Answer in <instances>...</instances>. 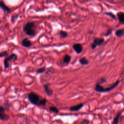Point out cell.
Segmentation results:
<instances>
[{"label":"cell","instance_id":"ac0fdd59","mask_svg":"<svg viewBox=\"0 0 124 124\" xmlns=\"http://www.w3.org/2000/svg\"><path fill=\"white\" fill-rule=\"evenodd\" d=\"M104 14L107 15V16H109L110 17H111L112 19H114V20H116V16L113 14L112 13V12H105L104 13Z\"/></svg>","mask_w":124,"mask_h":124},{"label":"cell","instance_id":"8992f818","mask_svg":"<svg viewBox=\"0 0 124 124\" xmlns=\"http://www.w3.org/2000/svg\"><path fill=\"white\" fill-rule=\"evenodd\" d=\"M73 48L75 50V51L78 54H80L82 52L83 50V47L81 45V44L80 43L75 44L73 46Z\"/></svg>","mask_w":124,"mask_h":124},{"label":"cell","instance_id":"30bf717a","mask_svg":"<svg viewBox=\"0 0 124 124\" xmlns=\"http://www.w3.org/2000/svg\"><path fill=\"white\" fill-rule=\"evenodd\" d=\"M84 106L83 103H80L75 106H73L70 107V110L72 112H76L81 110Z\"/></svg>","mask_w":124,"mask_h":124},{"label":"cell","instance_id":"ba28073f","mask_svg":"<svg viewBox=\"0 0 124 124\" xmlns=\"http://www.w3.org/2000/svg\"><path fill=\"white\" fill-rule=\"evenodd\" d=\"M50 84H44L43 87L44 88V90L46 93L48 97H51L53 94V91L49 87Z\"/></svg>","mask_w":124,"mask_h":124},{"label":"cell","instance_id":"5bb4252c","mask_svg":"<svg viewBox=\"0 0 124 124\" xmlns=\"http://www.w3.org/2000/svg\"><path fill=\"white\" fill-rule=\"evenodd\" d=\"M9 118L8 115H7L5 112H0V119L2 121H7Z\"/></svg>","mask_w":124,"mask_h":124},{"label":"cell","instance_id":"9a60e30c","mask_svg":"<svg viewBox=\"0 0 124 124\" xmlns=\"http://www.w3.org/2000/svg\"><path fill=\"white\" fill-rule=\"evenodd\" d=\"M80 63L82 65H87L89 64V61L85 57H83L79 60Z\"/></svg>","mask_w":124,"mask_h":124},{"label":"cell","instance_id":"8fae6325","mask_svg":"<svg viewBox=\"0 0 124 124\" xmlns=\"http://www.w3.org/2000/svg\"><path fill=\"white\" fill-rule=\"evenodd\" d=\"M117 16L119 21L124 25V12L120 11L117 13Z\"/></svg>","mask_w":124,"mask_h":124},{"label":"cell","instance_id":"cb8c5ba5","mask_svg":"<svg viewBox=\"0 0 124 124\" xmlns=\"http://www.w3.org/2000/svg\"><path fill=\"white\" fill-rule=\"evenodd\" d=\"M4 107L6 110L7 111H9L10 110V105H9V104L8 103L5 102L4 104Z\"/></svg>","mask_w":124,"mask_h":124},{"label":"cell","instance_id":"2e32d148","mask_svg":"<svg viewBox=\"0 0 124 124\" xmlns=\"http://www.w3.org/2000/svg\"><path fill=\"white\" fill-rule=\"evenodd\" d=\"M71 56L68 54H67L65 55V56L64 57V59H63V62L64 63H66V64H68L70 60H71Z\"/></svg>","mask_w":124,"mask_h":124},{"label":"cell","instance_id":"4fadbf2b","mask_svg":"<svg viewBox=\"0 0 124 124\" xmlns=\"http://www.w3.org/2000/svg\"><path fill=\"white\" fill-rule=\"evenodd\" d=\"M122 111H120V112H119L116 116L113 119V120L112 121V124H118L119 123V119H120V116L121 115V114H122Z\"/></svg>","mask_w":124,"mask_h":124},{"label":"cell","instance_id":"9c48e42d","mask_svg":"<svg viewBox=\"0 0 124 124\" xmlns=\"http://www.w3.org/2000/svg\"><path fill=\"white\" fill-rule=\"evenodd\" d=\"M0 7H1V9L4 11V12L10 13H11V9L6 6L5 3L3 1H1L0 3Z\"/></svg>","mask_w":124,"mask_h":124},{"label":"cell","instance_id":"3957f363","mask_svg":"<svg viewBox=\"0 0 124 124\" xmlns=\"http://www.w3.org/2000/svg\"><path fill=\"white\" fill-rule=\"evenodd\" d=\"M27 98L28 100L32 104L37 105L39 100V97L36 93L31 92L27 95Z\"/></svg>","mask_w":124,"mask_h":124},{"label":"cell","instance_id":"5b68a950","mask_svg":"<svg viewBox=\"0 0 124 124\" xmlns=\"http://www.w3.org/2000/svg\"><path fill=\"white\" fill-rule=\"evenodd\" d=\"M105 42V40L102 38L97 37L94 38L93 43L91 45V48L93 50L95 49L97 47L100 46Z\"/></svg>","mask_w":124,"mask_h":124},{"label":"cell","instance_id":"6da1fadb","mask_svg":"<svg viewBox=\"0 0 124 124\" xmlns=\"http://www.w3.org/2000/svg\"><path fill=\"white\" fill-rule=\"evenodd\" d=\"M23 32L29 37H34L37 34V28L35 23L28 22L23 27Z\"/></svg>","mask_w":124,"mask_h":124},{"label":"cell","instance_id":"484cf974","mask_svg":"<svg viewBox=\"0 0 124 124\" xmlns=\"http://www.w3.org/2000/svg\"><path fill=\"white\" fill-rule=\"evenodd\" d=\"M89 123H90V122L89 120L87 119H84L81 122V123L80 124H89Z\"/></svg>","mask_w":124,"mask_h":124},{"label":"cell","instance_id":"d6986e66","mask_svg":"<svg viewBox=\"0 0 124 124\" xmlns=\"http://www.w3.org/2000/svg\"><path fill=\"white\" fill-rule=\"evenodd\" d=\"M59 34H60V36L63 38H66L68 36V33L64 31H61L59 33Z\"/></svg>","mask_w":124,"mask_h":124},{"label":"cell","instance_id":"d4e9b609","mask_svg":"<svg viewBox=\"0 0 124 124\" xmlns=\"http://www.w3.org/2000/svg\"><path fill=\"white\" fill-rule=\"evenodd\" d=\"M8 56V54L7 53V51H3L0 54V57H7Z\"/></svg>","mask_w":124,"mask_h":124},{"label":"cell","instance_id":"e0dca14e","mask_svg":"<svg viewBox=\"0 0 124 124\" xmlns=\"http://www.w3.org/2000/svg\"><path fill=\"white\" fill-rule=\"evenodd\" d=\"M47 100L45 99H40L37 104L38 106H45L47 104Z\"/></svg>","mask_w":124,"mask_h":124},{"label":"cell","instance_id":"7a4b0ae2","mask_svg":"<svg viewBox=\"0 0 124 124\" xmlns=\"http://www.w3.org/2000/svg\"><path fill=\"white\" fill-rule=\"evenodd\" d=\"M120 82V80H117L112 85H111V86L105 88L103 87H102L100 84H99L98 83H97L95 86V90L96 91L98 92H99V93H107V92H109L112 90L113 89H114L115 87H116L118 84H119V83Z\"/></svg>","mask_w":124,"mask_h":124},{"label":"cell","instance_id":"ffe728a7","mask_svg":"<svg viewBox=\"0 0 124 124\" xmlns=\"http://www.w3.org/2000/svg\"><path fill=\"white\" fill-rule=\"evenodd\" d=\"M49 109L50 111L55 113H57L59 112V110L57 108H56V107H54V106H52V107H50L49 108Z\"/></svg>","mask_w":124,"mask_h":124},{"label":"cell","instance_id":"603a6c76","mask_svg":"<svg viewBox=\"0 0 124 124\" xmlns=\"http://www.w3.org/2000/svg\"><path fill=\"white\" fill-rule=\"evenodd\" d=\"M112 28H110V29H109L107 31L106 33L105 34V36L106 37H107L108 36H109L110 35H111L112 33Z\"/></svg>","mask_w":124,"mask_h":124},{"label":"cell","instance_id":"44dd1931","mask_svg":"<svg viewBox=\"0 0 124 124\" xmlns=\"http://www.w3.org/2000/svg\"><path fill=\"white\" fill-rule=\"evenodd\" d=\"M45 70H46V68L45 67H43V68H38L36 72L37 74H41L44 72Z\"/></svg>","mask_w":124,"mask_h":124},{"label":"cell","instance_id":"7402d4cb","mask_svg":"<svg viewBox=\"0 0 124 124\" xmlns=\"http://www.w3.org/2000/svg\"><path fill=\"white\" fill-rule=\"evenodd\" d=\"M107 82V80H106V79L105 78H101L99 79L98 80L97 83H99V84L101 85V84H102V83H105V82Z\"/></svg>","mask_w":124,"mask_h":124},{"label":"cell","instance_id":"7c38bea8","mask_svg":"<svg viewBox=\"0 0 124 124\" xmlns=\"http://www.w3.org/2000/svg\"><path fill=\"white\" fill-rule=\"evenodd\" d=\"M115 34L116 37H121L124 36V29H119L115 31Z\"/></svg>","mask_w":124,"mask_h":124},{"label":"cell","instance_id":"52a82bcc","mask_svg":"<svg viewBox=\"0 0 124 124\" xmlns=\"http://www.w3.org/2000/svg\"><path fill=\"white\" fill-rule=\"evenodd\" d=\"M21 45L25 48H30L32 45V42H31V41L27 38H25L23 39L21 41Z\"/></svg>","mask_w":124,"mask_h":124},{"label":"cell","instance_id":"277c9868","mask_svg":"<svg viewBox=\"0 0 124 124\" xmlns=\"http://www.w3.org/2000/svg\"><path fill=\"white\" fill-rule=\"evenodd\" d=\"M18 59V56L15 53H12L10 54V55L6 57L4 61V67L5 68H7L9 67V62L11 60H14L16 61Z\"/></svg>","mask_w":124,"mask_h":124}]
</instances>
